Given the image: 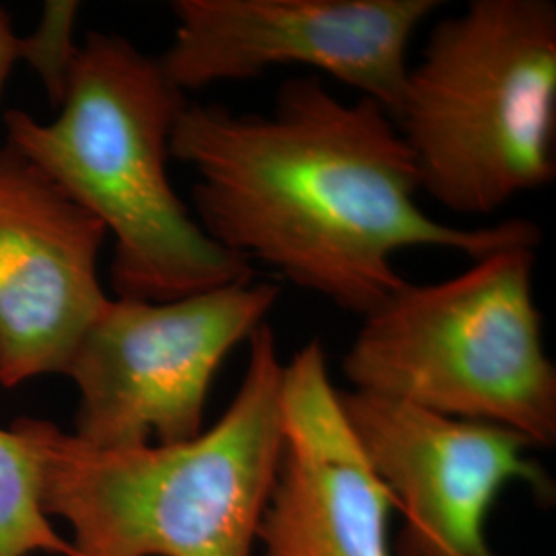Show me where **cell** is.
I'll use <instances>...</instances> for the list:
<instances>
[{
	"instance_id": "cell-10",
	"label": "cell",
	"mask_w": 556,
	"mask_h": 556,
	"mask_svg": "<svg viewBox=\"0 0 556 556\" xmlns=\"http://www.w3.org/2000/svg\"><path fill=\"white\" fill-rule=\"evenodd\" d=\"M280 431L262 556H394V501L346 420L319 338L282 365Z\"/></svg>"
},
{
	"instance_id": "cell-9",
	"label": "cell",
	"mask_w": 556,
	"mask_h": 556,
	"mask_svg": "<svg viewBox=\"0 0 556 556\" xmlns=\"http://www.w3.org/2000/svg\"><path fill=\"white\" fill-rule=\"evenodd\" d=\"M105 227L34 161L0 149V386L64 374L110 298Z\"/></svg>"
},
{
	"instance_id": "cell-2",
	"label": "cell",
	"mask_w": 556,
	"mask_h": 556,
	"mask_svg": "<svg viewBox=\"0 0 556 556\" xmlns=\"http://www.w3.org/2000/svg\"><path fill=\"white\" fill-rule=\"evenodd\" d=\"M223 417L181 443L96 447L50 420L11 431L38 466L41 509L73 528L77 556H254L280 464L282 361L270 324Z\"/></svg>"
},
{
	"instance_id": "cell-13",
	"label": "cell",
	"mask_w": 556,
	"mask_h": 556,
	"mask_svg": "<svg viewBox=\"0 0 556 556\" xmlns=\"http://www.w3.org/2000/svg\"><path fill=\"white\" fill-rule=\"evenodd\" d=\"M17 54H20V36L13 34L11 20L4 7H0V93L13 64L17 62Z\"/></svg>"
},
{
	"instance_id": "cell-7",
	"label": "cell",
	"mask_w": 556,
	"mask_h": 556,
	"mask_svg": "<svg viewBox=\"0 0 556 556\" xmlns=\"http://www.w3.org/2000/svg\"><path fill=\"white\" fill-rule=\"evenodd\" d=\"M438 0H174L176 31L160 56L184 91L303 66L378 101L394 118L408 48Z\"/></svg>"
},
{
	"instance_id": "cell-1",
	"label": "cell",
	"mask_w": 556,
	"mask_h": 556,
	"mask_svg": "<svg viewBox=\"0 0 556 556\" xmlns=\"http://www.w3.org/2000/svg\"><path fill=\"white\" fill-rule=\"evenodd\" d=\"M172 157L197 174L202 229L231 256L365 318L408 280L394 256L439 248L482 258L538 245L532 220L445 225L420 204L417 165L378 101H344L319 77L287 80L268 114L188 103Z\"/></svg>"
},
{
	"instance_id": "cell-11",
	"label": "cell",
	"mask_w": 556,
	"mask_h": 556,
	"mask_svg": "<svg viewBox=\"0 0 556 556\" xmlns=\"http://www.w3.org/2000/svg\"><path fill=\"white\" fill-rule=\"evenodd\" d=\"M75 555L41 509L38 466L11 429H0V556Z\"/></svg>"
},
{
	"instance_id": "cell-8",
	"label": "cell",
	"mask_w": 556,
	"mask_h": 556,
	"mask_svg": "<svg viewBox=\"0 0 556 556\" xmlns=\"http://www.w3.org/2000/svg\"><path fill=\"white\" fill-rule=\"evenodd\" d=\"M369 464L404 514L394 556H489L484 526L501 491L546 486L530 441L505 427L439 415L394 397L340 390Z\"/></svg>"
},
{
	"instance_id": "cell-4",
	"label": "cell",
	"mask_w": 556,
	"mask_h": 556,
	"mask_svg": "<svg viewBox=\"0 0 556 556\" xmlns=\"http://www.w3.org/2000/svg\"><path fill=\"white\" fill-rule=\"evenodd\" d=\"M397 130L420 192L491 215L556 172V4L472 0L435 23L408 68Z\"/></svg>"
},
{
	"instance_id": "cell-14",
	"label": "cell",
	"mask_w": 556,
	"mask_h": 556,
	"mask_svg": "<svg viewBox=\"0 0 556 556\" xmlns=\"http://www.w3.org/2000/svg\"><path fill=\"white\" fill-rule=\"evenodd\" d=\"M68 556H77V555H68Z\"/></svg>"
},
{
	"instance_id": "cell-3",
	"label": "cell",
	"mask_w": 556,
	"mask_h": 556,
	"mask_svg": "<svg viewBox=\"0 0 556 556\" xmlns=\"http://www.w3.org/2000/svg\"><path fill=\"white\" fill-rule=\"evenodd\" d=\"M188 96L132 41L89 34L59 118L4 114L7 142L114 238L116 298L172 301L254 278L202 229L172 186L167 161Z\"/></svg>"
},
{
	"instance_id": "cell-6",
	"label": "cell",
	"mask_w": 556,
	"mask_h": 556,
	"mask_svg": "<svg viewBox=\"0 0 556 556\" xmlns=\"http://www.w3.org/2000/svg\"><path fill=\"white\" fill-rule=\"evenodd\" d=\"M280 293L252 278L172 301L110 298L64 371L79 390L75 435L96 447L200 435L220 365L268 324Z\"/></svg>"
},
{
	"instance_id": "cell-15",
	"label": "cell",
	"mask_w": 556,
	"mask_h": 556,
	"mask_svg": "<svg viewBox=\"0 0 556 556\" xmlns=\"http://www.w3.org/2000/svg\"><path fill=\"white\" fill-rule=\"evenodd\" d=\"M489 556H493V555H489Z\"/></svg>"
},
{
	"instance_id": "cell-5",
	"label": "cell",
	"mask_w": 556,
	"mask_h": 556,
	"mask_svg": "<svg viewBox=\"0 0 556 556\" xmlns=\"http://www.w3.org/2000/svg\"><path fill=\"white\" fill-rule=\"evenodd\" d=\"M536 245H509L363 318L342 358L357 392L556 441V369L534 299Z\"/></svg>"
},
{
	"instance_id": "cell-12",
	"label": "cell",
	"mask_w": 556,
	"mask_h": 556,
	"mask_svg": "<svg viewBox=\"0 0 556 556\" xmlns=\"http://www.w3.org/2000/svg\"><path fill=\"white\" fill-rule=\"evenodd\" d=\"M77 15L79 2H46L38 29L27 38H20L17 60H25L40 75L48 98L56 108L66 96L71 73L79 56V46L75 43Z\"/></svg>"
}]
</instances>
